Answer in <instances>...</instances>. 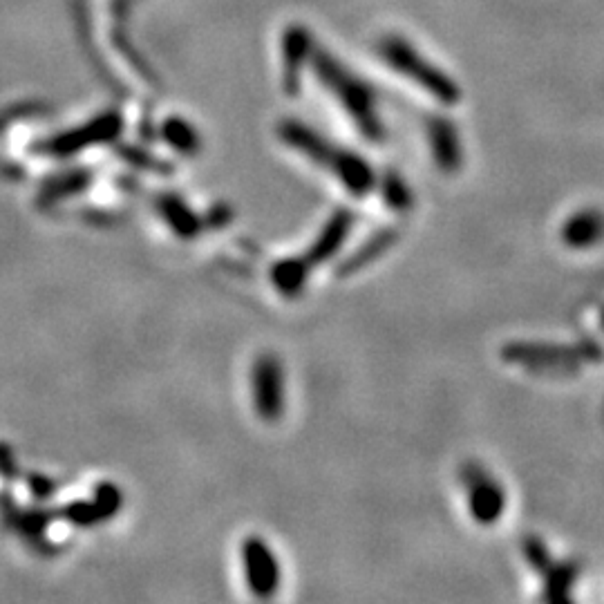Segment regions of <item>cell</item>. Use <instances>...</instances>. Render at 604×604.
Returning <instances> with one entry per match:
<instances>
[{"mask_svg": "<svg viewBox=\"0 0 604 604\" xmlns=\"http://www.w3.org/2000/svg\"><path fill=\"white\" fill-rule=\"evenodd\" d=\"M162 135L166 139V144L182 155H195L200 153L202 148V139L197 135V130L188 124V121L179 117H171L164 121Z\"/></svg>", "mask_w": 604, "mask_h": 604, "instance_id": "e0dca14e", "label": "cell"}, {"mask_svg": "<svg viewBox=\"0 0 604 604\" xmlns=\"http://www.w3.org/2000/svg\"><path fill=\"white\" fill-rule=\"evenodd\" d=\"M242 560L247 584L256 598L269 600L280 587V564L262 537H247L242 544Z\"/></svg>", "mask_w": 604, "mask_h": 604, "instance_id": "8992f818", "label": "cell"}, {"mask_svg": "<svg viewBox=\"0 0 604 604\" xmlns=\"http://www.w3.org/2000/svg\"><path fill=\"white\" fill-rule=\"evenodd\" d=\"M524 551H526V558L533 562V566L540 573H544V578H546V587H549L551 591H549V598L551 600H562V598H566V591L571 589V582H573V578L575 575H578V571L573 569V566H562V564H551V560H549V555H546V551L542 549V544L537 542V540H531V542H526V546H524Z\"/></svg>", "mask_w": 604, "mask_h": 604, "instance_id": "4fadbf2b", "label": "cell"}, {"mask_svg": "<svg viewBox=\"0 0 604 604\" xmlns=\"http://www.w3.org/2000/svg\"><path fill=\"white\" fill-rule=\"evenodd\" d=\"M464 484L468 495V508L475 522L479 524H495L504 515L506 497L502 486L490 477L484 468L468 466L464 470Z\"/></svg>", "mask_w": 604, "mask_h": 604, "instance_id": "52a82bcc", "label": "cell"}, {"mask_svg": "<svg viewBox=\"0 0 604 604\" xmlns=\"http://www.w3.org/2000/svg\"><path fill=\"white\" fill-rule=\"evenodd\" d=\"M314 39L305 25L294 23L285 30L282 36V86H285L287 94H298L300 92V79L305 65L311 61L314 54Z\"/></svg>", "mask_w": 604, "mask_h": 604, "instance_id": "ba28073f", "label": "cell"}, {"mask_svg": "<svg viewBox=\"0 0 604 604\" xmlns=\"http://www.w3.org/2000/svg\"><path fill=\"white\" fill-rule=\"evenodd\" d=\"M426 132H428V144L432 150V157L441 171L452 173L461 166L464 159V150H461V139L459 130L452 124L448 117H437L432 115L426 121Z\"/></svg>", "mask_w": 604, "mask_h": 604, "instance_id": "9c48e42d", "label": "cell"}, {"mask_svg": "<svg viewBox=\"0 0 604 604\" xmlns=\"http://www.w3.org/2000/svg\"><path fill=\"white\" fill-rule=\"evenodd\" d=\"M90 184H92V173L88 171V168H77V171H68V173H61L56 177H50L41 186L39 204L52 206L63 200H70V197L86 191Z\"/></svg>", "mask_w": 604, "mask_h": 604, "instance_id": "5bb4252c", "label": "cell"}, {"mask_svg": "<svg viewBox=\"0 0 604 604\" xmlns=\"http://www.w3.org/2000/svg\"><path fill=\"white\" fill-rule=\"evenodd\" d=\"M394 238H396V235L390 233V231H385V233H381V235H376V238H374L370 244H365V249H363V251H358L356 256L347 262V267L343 269V273H354L358 267H363V264H367L372 258L381 256V253H383L385 249H388L390 244L394 242Z\"/></svg>", "mask_w": 604, "mask_h": 604, "instance_id": "44dd1931", "label": "cell"}, {"mask_svg": "<svg viewBox=\"0 0 604 604\" xmlns=\"http://www.w3.org/2000/svg\"><path fill=\"white\" fill-rule=\"evenodd\" d=\"M309 63L314 65L316 77L325 90L334 94L349 119L354 121L358 132L374 141V144L383 141L385 128L379 115V99H376V92L370 83L363 81L352 70H347L334 54L325 52L323 47H314Z\"/></svg>", "mask_w": 604, "mask_h": 604, "instance_id": "7a4b0ae2", "label": "cell"}, {"mask_svg": "<svg viewBox=\"0 0 604 604\" xmlns=\"http://www.w3.org/2000/svg\"><path fill=\"white\" fill-rule=\"evenodd\" d=\"M0 477H5L7 481H12L18 477V464L14 457V450L0 443Z\"/></svg>", "mask_w": 604, "mask_h": 604, "instance_id": "cb8c5ba5", "label": "cell"}, {"mask_svg": "<svg viewBox=\"0 0 604 604\" xmlns=\"http://www.w3.org/2000/svg\"><path fill=\"white\" fill-rule=\"evenodd\" d=\"M124 130V121L117 115V112H103V115L90 119L88 124L77 126L72 130L59 132L50 139H43L41 144H36L34 150L47 157H72L81 153V150H88L92 146L99 144H108V141L117 139L119 132Z\"/></svg>", "mask_w": 604, "mask_h": 604, "instance_id": "277c9868", "label": "cell"}, {"mask_svg": "<svg viewBox=\"0 0 604 604\" xmlns=\"http://www.w3.org/2000/svg\"><path fill=\"white\" fill-rule=\"evenodd\" d=\"M27 486H30V493L36 497V499H50L54 495L56 490V484L50 479V477H43L39 473H32L27 475Z\"/></svg>", "mask_w": 604, "mask_h": 604, "instance_id": "7402d4cb", "label": "cell"}, {"mask_svg": "<svg viewBox=\"0 0 604 604\" xmlns=\"http://www.w3.org/2000/svg\"><path fill=\"white\" fill-rule=\"evenodd\" d=\"M379 56L390 65V68L401 74L408 81H412L414 86L426 90L430 97H434L446 106H455L461 99V88L452 81L446 72L439 70L437 65L430 63L426 56L419 54L417 47H414L408 39L403 36H385V39L379 43Z\"/></svg>", "mask_w": 604, "mask_h": 604, "instance_id": "3957f363", "label": "cell"}, {"mask_svg": "<svg viewBox=\"0 0 604 604\" xmlns=\"http://www.w3.org/2000/svg\"><path fill=\"white\" fill-rule=\"evenodd\" d=\"M121 155H124L126 162H130L132 166H139V168H162V171H168V166L157 164L155 159H150L144 153V150H139V148H132V146L121 148Z\"/></svg>", "mask_w": 604, "mask_h": 604, "instance_id": "603a6c76", "label": "cell"}, {"mask_svg": "<svg viewBox=\"0 0 604 604\" xmlns=\"http://www.w3.org/2000/svg\"><path fill=\"white\" fill-rule=\"evenodd\" d=\"M352 222H354V217L347 209H338L332 215V220L325 224V229L320 231L316 242L311 244V249L305 253V256L298 258L302 264H305V269L309 273H311V269L320 267V264L332 258L334 253L341 249V244L345 242L349 229H352Z\"/></svg>", "mask_w": 604, "mask_h": 604, "instance_id": "30bf717a", "label": "cell"}, {"mask_svg": "<svg viewBox=\"0 0 604 604\" xmlns=\"http://www.w3.org/2000/svg\"><path fill=\"white\" fill-rule=\"evenodd\" d=\"M309 278V271L305 269V264H302L298 258H289L276 262L271 269V282L273 287H276L282 296H298L302 287H305V282Z\"/></svg>", "mask_w": 604, "mask_h": 604, "instance_id": "2e32d148", "label": "cell"}, {"mask_svg": "<svg viewBox=\"0 0 604 604\" xmlns=\"http://www.w3.org/2000/svg\"><path fill=\"white\" fill-rule=\"evenodd\" d=\"M231 217H233V213H231L229 206H215V209L209 211V215H206L204 224L213 226V229H222L224 224L231 222Z\"/></svg>", "mask_w": 604, "mask_h": 604, "instance_id": "484cf974", "label": "cell"}, {"mask_svg": "<svg viewBox=\"0 0 604 604\" xmlns=\"http://www.w3.org/2000/svg\"><path fill=\"white\" fill-rule=\"evenodd\" d=\"M94 504L101 508V513L110 519L112 515H117L124 506V495H121V488L110 484V481H101V484L94 488Z\"/></svg>", "mask_w": 604, "mask_h": 604, "instance_id": "d6986e66", "label": "cell"}, {"mask_svg": "<svg viewBox=\"0 0 604 604\" xmlns=\"http://www.w3.org/2000/svg\"><path fill=\"white\" fill-rule=\"evenodd\" d=\"M506 358H511V361H515V363H533V365H537V363H546V365H566V363H571V361H591V358H596V349L593 347H587V345H582V347H533V345H524V347H519V345H513V347H508L506 349Z\"/></svg>", "mask_w": 604, "mask_h": 604, "instance_id": "7c38bea8", "label": "cell"}, {"mask_svg": "<svg viewBox=\"0 0 604 604\" xmlns=\"http://www.w3.org/2000/svg\"><path fill=\"white\" fill-rule=\"evenodd\" d=\"M54 517H61L65 522H70L74 526H94L99 522H106V515L101 513V508L92 502H72L68 506H63L61 511H56Z\"/></svg>", "mask_w": 604, "mask_h": 604, "instance_id": "ac0fdd59", "label": "cell"}, {"mask_svg": "<svg viewBox=\"0 0 604 604\" xmlns=\"http://www.w3.org/2000/svg\"><path fill=\"white\" fill-rule=\"evenodd\" d=\"M602 233H604L602 215L596 211H582L566 222L562 238L573 249H587L602 238Z\"/></svg>", "mask_w": 604, "mask_h": 604, "instance_id": "9a60e30c", "label": "cell"}, {"mask_svg": "<svg viewBox=\"0 0 604 604\" xmlns=\"http://www.w3.org/2000/svg\"><path fill=\"white\" fill-rule=\"evenodd\" d=\"M278 135L282 144L289 146L291 150H298L309 162H314L320 168H325L327 173H332L352 195H370L376 184V175L372 166L367 164L365 159H361V155L336 144H329L320 132L311 130L298 119L282 121L278 126Z\"/></svg>", "mask_w": 604, "mask_h": 604, "instance_id": "6da1fadb", "label": "cell"}, {"mask_svg": "<svg viewBox=\"0 0 604 604\" xmlns=\"http://www.w3.org/2000/svg\"><path fill=\"white\" fill-rule=\"evenodd\" d=\"M155 209L159 217L171 226V231L179 238L184 240H193L204 231V220L197 217L191 206H188L182 197L175 193H162L155 197Z\"/></svg>", "mask_w": 604, "mask_h": 604, "instance_id": "8fae6325", "label": "cell"}, {"mask_svg": "<svg viewBox=\"0 0 604 604\" xmlns=\"http://www.w3.org/2000/svg\"><path fill=\"white\" fill-rule=\"evenodd\" d=\"M30 112H34L32 106H14V108L3 110L0 112V132L12 126L16 119H23L25 115H30Z\"/></svg>", "mask_w": 604, "mask_h": 604, "instance_id": "d4e9b609", "label": "cell"}, {"mask_svg": "<svg viewBox=\"0 0 604 604\" xmlns=\"http://www.w3.org/2000/svg\"><path fill=\"white\" fill-rule=\"evenodd\" d=\"M251 396L256 414L264 421H278L285 414V370L280 358L262 354L253 363Z\"/></svg>", "mask_w": 604, "mask_h": 604, "instance_id": "5b68a950", "label": "cell"}, {"mask_svg": "<svg viewBox=\"0 0 604 604\" xmlns=\"http://www.w3.org/2000/svg\"><path fill=\"white\" fill-rule=\"evenodd\" d=\"M383 200L399 211H405L412 204V191L408 184L396 173H388L383 184Z\"/></svg>", "mask_w": 604, "mask_h": 604, "instance_id": "ffe728a7", "label": "cell"}]
</instances>
